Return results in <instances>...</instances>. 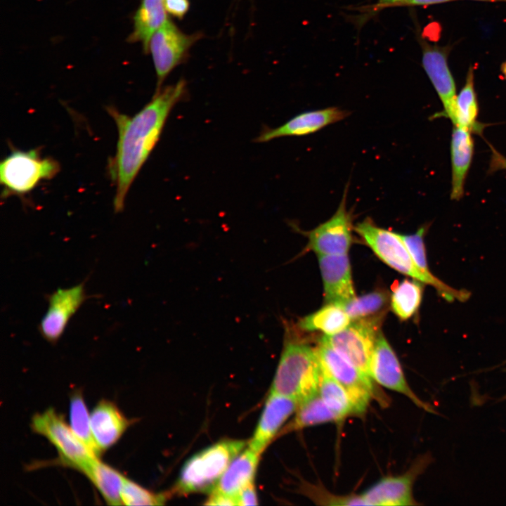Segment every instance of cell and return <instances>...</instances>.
<instances>
[{
	"mask_svg": "<svg viewBox=\"0 0 506 506\" xmlns=\"http://www.w3.org/2000/svg\"><path fill=\"white\" fill-rule=\"evenodd\" d=\"M302 493L314 502L327 505H368L361 495H336L311 484H302Z\"/></svg>",
	"mask_w": 506,
	"mask_h": 506,
	"instance_id": "1f68e13d",
	"label": "cell"
},
{
	"mask_svg": "<svg viewBox=\"0 0 506 506\" xmlns=\"http://www.w3.org/2000/svg\"><path fill=\"white\" fill-rule=\"evenodd\" d=\"M419 41L422 48V67L443 106V110L432 117H445L453 122L457 95L455 83L448 65L450 46L432 45L422 37Z\"/></svg>",
	"mask_w": 506,
	"mask_h": 506,
	"instance_id": "8fae6325",
	"label": "cell"
},
{
	"mask_svg": "<svg viewBox=\"0 0 506 506\" xmlns=\"http://www.w3.org/2000/svg\"><path fill=\"white\" fill-rule=\"evenodd\" d=\"M488 145L491 150L488 173L493 174L498 170H506V157L497 151L493 145Z\"/></svg>",
	"mask_w": 506,
	"mask_h": 506,
	"instance_id": "d590c367",
	"label": "cell"
},
{
	"mask_svg": "<svg viewBox=\"0 0 506 506\" xmlns=\"http://www.w3.org/2000/svg\"><path fill=\"white\" fill-rule=\"evenodd\" d=\"M60 170L53 158L41 157L37 150H15L0 162V181L5 196L32 190L40 181L54 177Z\"/></svg>",
	"mask_w": 506,
	"mask_h": 506,
	"instance_id": "277c9868",
	"label": "cell"
},
{
	"mask_svg": "<svg viewBox=\"0 0 506 506\" xmlns=\"http://www.w3.org/2000/svg\"><path fill=\"white\" fill-rule=\"evenodd\" d=\"M349 186H345L342 198L334 215L307 233V249L318 255L346 254L352 242V215L346 209Z\"/></svg>",
	"mask_w": 506,
	"mask_h": 506,
	"instance_id": "30bf717a",
	"label": "cell"
},
{
	"mask_svg": "<svg viewBox=\"0 0 506 506\" xmlns=\"http://www.w3.org/2000/svg\"><path fill=\"white\" fill-rule=\"evenodd\" d=\"M322 368L316 349L287 341L283 350L271 391L299 403L318 393Z\"/></svg>",
	"mask_w": 506,
	"mask_h": 506,
	"instance_id": "7a4b0ae2",
	"label": "cell"
},
{
	"mask_svg": "<svg viewBox=\"0 0 506 506\" xmlns=\"http://www.w3.org/2000/svg\"><path fill=\"white\" fill-rule=\"evenodd\" d=\"M427 226H423L417 231L410 235H401L400 236L406 245L414 262L419 270L429 280L433 286L445 299L448 301L458 300L466 301L470 293L465 290L455 289L434 275L428 266L424 235Z\"/></svg>",
	"mask_w": 506,
	"mask_h": 506,
	"instance_id": "44dd1931",
	"label": "cell"
},
{
	"mask_svg": "<svg viewBox=\"0 0 506 506\" xmlns=\"http://www.w3.org/2000/svg\"><path fill=\"white\" fill-rule=\"evenodd\" d=\"M478 114L479 105L474 88V68L470 66L465 85L456 96L453 124L472 133L481 134L484 124L477 122Z\"/></svg>",
	"mask_w": 506,
	"mask_h": 506,
	"instance_id": "cb8c5ba5",
	"label": "cell"
},
{
	"mask_svg": "<svg viewBox=\"0 0 506 506\" xmlns=\"http://www.w3.org/2000/svg\"><path fill=\"white\" fill-rule=\"evenodd\" d=\"M164 8L167 13L181 19L189 10L190 3L188 0H163Z\"/></svg>",
	"mask_w": 506,
	"mask_h": 506,
	"instance_id": "d6a6232c",
	"label": "cell"
},
{
	"mask_svg": "<svg viewBox=\"0 0 506 506\" xmlns=\"http://www.w3.org/2000/svg\"><path fill=\"white\" fill-rule=\"evenodd\" d=\"M100 491L109 505H122V488L124 476L97 459L84 474Z\"/></svg>",
	"mask_w": 506,
	"mask_h": 506,
	"instance_id": "484cf974",
	"label": "cell"
},
{
	"mask_svg": "<svg viewBox=\"0 0 506 506\" xmlns=\"http://www.w3.org/2000/svg\"><path fill=\"white\" fill-rule=\"evenodd\" d=\"M205 505H238L237 498L217 491H212Z\"/></svg>",
	"mask_w": 506,
	"mask_h": 506,
	"instance_id": "e575fe53",
	"label": "cell"
},
{
	"mask_svg": "<svg viewBox=\"0 0 506 506\" xmlns=\"http://www.w3.org/2000/svg\"><path fill=\"white\" fill-rule=\"evenodd\" d=\"M245 445L242 440L224 439L195 454L181 469L174 491L180 494L211 493Z\"/></svg>",
	"mask_w": 506,
	"mask_h": 506,
	"instance_id": "3957f363",
	"label": "cell"
},
{
	"mask_svg": "<svg viewBox=\"0 0 506 506\" xmlns=\"http://www.w3.org/2000/svg\"><path fill=\"white\" fill-rule=\"evenodd\" d=\"M389 301L388 294L376 290L340 304L346 311L351 321L359 319L383 316L382 311Z\"/></svg>",
	"mask_w": 506,
	"mask_h": 506,
	"instance_id": "f546056e",
	"label": "cell"
},
{
	"mask_svg": "<svg viewBox=\"0 0 506 506\" xmlns=\"http://www.w3.org/2000/svg\"><path fill=\"white\" fill-rule=\"evenodd\" d=\"M121 495L125 505H161L166 500L165 495L155 493L126 477Z\"/></svg>",
	"mask_w": 506,
	"mask_h": 506,
	"instance_id": "4dcf8cb0",
	"label": "cell"
},
{
	"mask_svg": "<svg viewBox=\"0 0 506 506\" xmlns=\"http://www.w3.org/2000/svg\"><path fill=\"white\" fill-rule=\"evenodd\" d=\"M186 91V82L179 80L156 92L152 100L132 117L108 108L118 131L116 154L110 167L116 183L113 203L116 212L123 210L134 180L157 143L170 112Z\"/></svg>",
	"mask_w": 506,
	"mask_h": 506,
	"instance_id": "6da1fadb",
	"label": "cell"
},
{
	"mask_svg": "<svg viewBox=\"0 0 506 506\" xmlns=\"http://www.w3.org/2000/svg\"><path fill=\"white\" fill-rule=\"evenodd\" d=\"M455 0H404L397 6H429Z\"/></svg>",
	"mask_w": 506,
	"mask_h": 506,
	"instance_id": "8d00e7d4",
	"label": "cell"
},
{
	"mask_svg": "<svg viewBox=\"0 0 506 506\" xmlns=\"http://www.w3.org/2000/svg\"><path fill=\"white\" fill-rule=\"evenodd\" d=\"M340 420H342L340 417L329 408L317 393L299 403L292 420L278 435Z\"/></svg>",
	"mask_w": 506,
	"mask_h": 506,
	"instance_id": "603a6c76",
	"label": "cell"
},
{
	"mask_svg": "<svg viewBox=\"0 0 506 506\" xmlns=\"http://www.w3.org/2000/svg\"><path fill=\"white\" fill-rule=\"evenodd\" d=\"M404 0H378L377 3L370 7L369 12L379 11L386 8L396 7Z\"/></svg>",
	"mask_w": 506,
	"mask_h": 506,
	"instance_id": "74e56055",
	"label": "cell"
},
{
	"mask_svg": "<svg viewBox=\"0 0 506 506\" xmlns=\"http://www.w3.org/2000/svg\"><path fill=\"white\" fill-rule=\"evenodd\" d=\"M315 349L322 369L346 390L356 414L363 413L375 394L372 379L327 343L320 341Z\"/></svg>",
	"mask_w": 506,
	"mask_h": 506,
	"instance_id": "ba28073f",
	"label": "cell"
},
{
	"mask_svg": "<svg viewBox=\"0 0 506 506\" xmlns=\"http://www.w3.org/2000/svg\"><path fill=\"white\" fill-rule=\"evenodd\" d=\"M422 283L406 279L392 287L391 307L401 320L409 319L418 310L422 299Z\"/></svg>",
	"mask_w": 506,
	"mask_h": 506,
	"instance_id": "4316f807",
	"label": "cell"
},
{
	"mask_svg": "<svg viewBox=\"0 0 506 506\" xmlns=\"http://www.w3.org/2000/svg\"><path fill=\"white\" fill-rule=\"evenodd\" d=\"M327 304H343L355 298L349 257L346 254L318 255Z\"/></svg>",
	"mask_w": 506,
	"mask_h": 506,
	"instance_id": "e0dca14e",
	"label": "cell"
},
{
	"mask_svg": "<svg viewBox=\"0 0 506 506\" xmlns=\"http://www.w3.org/2000/svg\"><path fill=\"white\" fill-rule=\"evenodd\" d=\"M200 37L198 33H184L169 20L154 33L148 51L151 53L156 71V92L160 90L170 72L186 59L190 48Z\"/></svg>",
	"mask_w": 506,
	"mask_h": 506,
	"instance_id": "9c48e42d",
	"label": "cell"
},
{
	"mask_svg": "<svg viewBox=\"0 0 506 506\" xmlns=\"http://www.w3.org/2000/svg\"><path fill=\"white\" fill-rule=\"evenodd\" d=\"M431 462L429 455H424L406 473L381 479L365 491L361 496L368 505H415L417 502L413 496V484Z\"/></svg>",
	"mask_w": 506,
	"mask_h": 506,
	"instance_id": "4fadbf2b",
	"label": "cell"
},
{
	"mask_svg": "<svg viewBox=\"0 0 506 506\" xmlns=\"http://www.w3.org/2000/svg\"><path fill=\"white\" fill-rule=\"evenodd\" d=\"M382 316L353 320L338 333L325 335L327 343L365 375L370 377V365L379 333ZM371 378V377H370Z\"/></svg>",
	"mask_w": 506,
	"mask_h": 506,
	"instance_id": "8992f818",
	"label": "cell"
},
{
	"mask_svg": "<svg viewBox=\"0 0 506 506\" xmlns=\"http://www.w3.org/2000/svg\"><path fill=\"white\" fill-rule=\"evenodd\" d=\"M349 115V111L337 107L301 112L278 127L264 130L256 141L264 143L284 136L309 135L345 119Z\"/></svg>",
	"mask_w": 506,
	"mask_h": 506,
	"instance_id": "2e32d148",
	"label": "cell"
},
{
	"mask_svg": "<svg viewBox=\"0 0 506 506\" xmlns=\"http://www.w3.org/2000/svg\"><path fill=\"white\" fill-rule=\"evenodd\" d=\"M370 375L381 386L404 395L425 411L435 413L432 406L422 401L411 389L395 352L382 332L378 336L371 358Z\"/></svg>",
	"mask_w": 506,
	"mask_h": 506,
	"instance_id": "7c38bea8",
	"label": "cell"
},
{
	"mask_svg": "<svg viewBox=\"0 0 506 506\" xmlns=\"http://www.w3.org/2000/svg\"><path fill=\"white\" fill-rule=\"evenodd\" d=\"M88 297L85 294L84 283L58 289L50 294L48 310L39 327L42 337L51 344L57 342L70 318Z\"/></svg>",
	"mask_w": 506,
	"mask_h": 506,
	"instance_id": "5bb4252c",
	"label": "cell"
},
{
	"mask_svg": "<svg viewBox=\"0 0 506 506\" xmlns=\"http://www.w3.org/2000/svg\"><path fill=\"white\" fill-rule=\"evenodd\" d=\"M318 393L324 403L342 420L356 414L354 406L346 390L322 369Z\"/></svg>",
	"mask_w": 506,
	"mask_h": 506,
	"instance_id": "83f0119b",
	"label": "cell"
},
{
	"mask_svg": "<svg viewBox=\"0 0 506 506\" xmlns=\"http://www.w3.org/2000/svg\"><path fill=\"white\" fill-rule=\"evenodd\" d=\"M95 441L101 452L115 444L129 426V420L111 401L102 400L90 415Z\"/></svg>",
	"mask_w": 506,
	"mask_h": 506,
	"instance_id": "ac0fdd59",
	"label": "cell"
},
{
	"mask_svg": "<svg viewBox=\"0 0 506 506\" xmlns=\"http://www.w3.org/2000/svg\"><path fill=\"white\" fill-rule=\"evenodd\" d=\"M163 0H141L134 17L129 41L141 42L148 51L150 38L169 19Z\"/></svg>",
	"mask_w": 506,
	"mask_h": 506,
	"instance_id": "7402d4cb",
	"label": "cell"
},
{
	"mask_svg": "<svg viewBox=\"0 0 506 506\" xmlns=\"http://www.w3.org/2000/svg\"><path fill=\"white\" fill-rule=\"evenodd\" d=\"M238 505H258V498L254 482L244 488L237 495Z\"/></svg>",
	"mask_w": 506,
	"mask_h": 506,
	"instance_id": "836d02e7",
	"label": "cell"
},
{
	"mask_svg": "<svg viewBox=\"0 0 506 506\" xmlns=\"http://www.w3.org/2000/svg\"><path fill=\"white\" fill-rule=\"evenodd\" d=\"M351 320L340 304H327L299 322V327L305 331H321L326 335L339 332Z\"/></svg>",
	"mask_w": 506,
	"mask_h": 506,
	"instance_id": "d4e9b609",
	"label": "cell"
},
{
	"mask_svg": "<svg viewBox=\"0 0 506 506\" xmlns=\"http://www.w3.org/2000/svg\"><path fill=\"white\" fill-rule=\"evenodd\" d=\"M70 427L78 438L98 457L102 452L97 446L93 438L87 408L82 394L74 392L70 398Z\"/></svg>",
	"mask_w": 506,
	"mask_h": 506,
	"instance_id": "f1b7e54d",
	"label": "cell"
},
{
	"mask_svg": "<svg viewBox=\"0 0 506 506\" xmlns=\"http://www.w3.org/2000/svg\"><path fill=\"white\" fill-rule=\"evenodd\" d=\"M299 403L287 396L270 391L248 447L261 455L279 434L285 422L294 414Z\"/></svg>",
	"mask_w": 506,
	"mask_h": 506,
	"instance_id": "9a60e30c",
	"label": "cell"
},
{
	"mask_svg": "<svg viewBox=\"0 0 506 506\" xmlns=\"http://www.w3.org/2000/svg\"><path fill=\"white\" fill-rule=\"evenodd\" d=\"M354 230L386 264L431 285L429 280L417 267L400 234L377 226L370 219L358 223Z\"/></svg>",
	"mask_w": 506,
	"mask_h": 506,
	"instance_id": "52a82bcc",
	"label": "cell"
},
{
	"mask_svg": "<svg viewBox=\"0 0 506 506\" xmlns=\"http://www.w3.org/2000/svg\"><path fill=\"white\" fill-rule=\"evenodd\" d=\"M476 1H504V2H506V0H476Z\"/></svg>",
	"mask_w": 506,
	"mask_h": 506,
	"instance_id": "ab89813d",
	"label": "cell"
},
{
	"mask_svg": "<svg viewBox=\"0 0 506 506\" xmlns=\"http://www.w3.org/2000/svg\"><path fill=\"white\" fill-rule=\"evenodd\" d=\"M260 456L248 446L244 448L231 462L213 491L236 498L244 488L254 482Z\"/></svg>",
	"mask_w": 506,
	"mask_h": 506,
	"instance_id": "ffe728a7",
	"label": "cell"
},
{
	"mask_svg": "<svg viewBox=\"0 0 506 506\" xmlns=\"http://www.w3.org/2000/svg\"><path fill=\"white\" fill-rule=\"evenodd\" d=\"M32 429L45 436L56 448L60 462L84 474L99 458L74 433L63 417L49 408L36 414L32 420Z\"/></svg>",
	"mask_w": 506,
	"mask_h": 506,
	"instance_id": "5b68a950",
	"label": "cell"
},
{
	"mask_svg": "<svg viewBox=\"0 0 506 506\" xmlns=\"http://www.w3.org/2000/svg\"><path fill=\"white\" fill-rule=\"evenodd\" d=\"M501 71H502L503 75L505 76V78L506 79V62L502 63V65L501 66Z\"/></svg>",
	"mask_w": 506,
	"mask_h": 506,
	"instance_id": "f35d334b",
	"label": "cell"
},
{
	"mask_svg": "<svg viewBox=\"0 0 506 506\" xmlns=\"http://www.w3.org/2000/svg\"><path fill=\"white\" fill-rule=\"evenodd\" d=\"M472 132L453 125L450 141L451 191L450 198L460 200L464 195L465 182L469 170L474 154V141Z\"/></svg>",
	"mask_w": 506,
	"mask_h": 506,
	"instance_id": "d6986e66",
	"label": "cell"
}]
</instances>
